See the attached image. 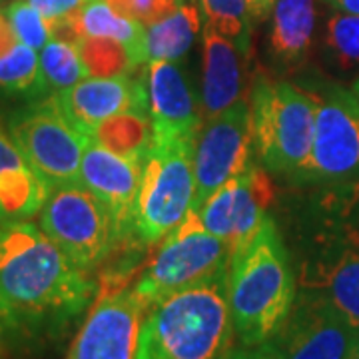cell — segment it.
Here are the masks:
<instances>
[{"mask_svg": "<svg viewBox=\"0 0 359 359\" xmlns=\"http://www.w3.org/2000/svg\"><path fill=\"white\" fill-rule=\"evenodd\" d=\"M202 65V106L210 120L242 98L244 80L240 48L230 39L222 36L214 26L205 25Z\"/></svg>", "mask_w": 359, "mask_h": 359, "instance_id": "obj_17", "label": "cell"}, {"mask_svg": "<svg viewBox=\"0 0 359 359\" xmlns=\"http://www.w3.org/2000/svg\"><path fill=\"white\" fill-rule=\"evenodd\" d=\"M30 4H34L40 13L44 14L48 20H58L65 18L68 14L76 13L80 6H84L88 0H28Z\"/></svg>", "mask_w": 359, "mask_h": 359, "instance_id": "obj_33", "label": "cell"}, {"mask_svg": "<svg viewBox=\"0 0 359 359\" xmlns=\"http://www.w3.org/2000/svg\"><path fill=\"white\" fill-rule=\"evenodd\" d=\"M74 30L78 40L82 36H102V39L120 40L126 44L136 58L138 65H146V30L144 25L126 18L106 2V0H88L84 6H80L76 13L66 16Z\"/></svg>", "mask_w": 359, "mask_h": 359, "instance_id": "obj_20", "label": "cell"}, {"mask_svg": "<svg viewBox=\"0 0 359 359\" xmlns=\"http://www.w3.org/2000/svg\"><path fill=\"white\" fill-rule=\"evenodd\" d=\"M228 295L233 335L242 346L271 341L282 330L294 308L297 283L271 218L233 248Z\"/></svg>", "mask_w": 359, "mask_h": 359, "instance_id": "obj_2", "label": "cell"}, {"mask_svg": "<svg viewBox=\"0 0 359 359\" xmlns=\"http://www.w3.org/2000/svg\"><path fill=\"white\" fill-rule=\"evenodd\" d=\"M349 359H359V341H358V346H355V349L351 351V355H349Z\"/></svg>", "mask_w": 359, "mask_h": 359, "instance_id": "obj_37", "label": "cell"}, {"mask_svg": "<svg viewBox=\"0 0 359 359\" xmlns=\"http://www.w3.org/2000/svg\"><path fill=\"white\" fill-rule=\"evenodd\" d=\"M6 126L26 164L50 192L80 182L88 136L72 128L48 96L14 110Z\"/></svg>", "mask_w": 359, "mask_h": 359, "instance_id": "obj_7", "label": "cell"}, {"mask_svg": "<svg viewBox=\"0 0 359 359\" xmlns=\"http://www.w3.org/2000/svg\"><path fill=\"white\" fill-rule=\"evenodd\" d=\"M39 226L74 266L90 273L126 244L108 205L82 182L50 192Z\"/></svg>", "mask_w": 359, "mask_h": 359, "instance_id": "obj_5", "label": "cell"}, {"mask_svg": "<svg viewBox=\"0 0 359 359\" xmlns=\"http://www.w3.org/2000/svg\"><path fill=\"white\" fill-rule=\"evenodd\" d=\"M116 13L144 26H152L174 13L182 0H106Z\"/></svg>", "mask_w": 359, "mask_h": 359, "instance_id": "obj_30", "label": "cell"}, {"mask_svg": "<svg viewBox=\"0 0 359 359\" xmlns=\"http://www.w3.org/2000/svg\"><path fill=\"white\" fill-rule=\"evenodd\" d=\"M16 44H18V39H16V34H14L13 25H11L6 13L0 11V58H2L6 52L13 50Z\"/></svg>", "mask_w": 359, "mask_h": 359, "instance_id": "obj_34", "label": "cell"}, {"mask_svg": "<svg viewBox=\"0 0 359 359\" xmlns=\"http://www.w3.org/2000/svg\"><path fill=\"white\" fill-rule=\"evenodd\" d=\"M230 271L192 285L148 309L136 359H218L233 337Z\"/></svg>", "mask_w": 359, "mask_h": 359, "instance_id": "obj_3", "label": "cell"}, {"mask_svg": "<svg viewBox=\"0 0 359 359\" xmlns=\"http://www.w3.org/2000/svg\"><path fill=\"white\" fill-rule=\"evenodd\" d=\"M50 188L32 168L25 164L0 174V226L26 222L40 214Z\"/></svg>", "mask_w": 359, "mask_h": 359, "instance_id": "obj_21", "label": "cell"}, {"mask_svg": "<svg viewBox=\"0 0 359 359\" xmlns=\"http://www.w3.org/2000/svg\"><path fill=\"white\" fill-rule=\"evenodd\" d=\"M353 92H355V94H358V96H359V80H358V82H355V86H353Z\"/></svg>", "mask_w": 359, "mask_h": 359, "instance_id": "obj_38", "label": "cell"}, {"mask_svg": "<svg viewBox=\"0 0 359 359\" xmlns=\"http://www.w3.org/2000/svg\"><path fill=\"white\" fill-rule=\"evenodd\" d=\"M200 11L194 4H180L174 13L146 30V56L150 60H178L196 40Z\"/></svg>", "mask_w": 359, "mask_h": 359, "instance_id": "obj_22", "label": "cell"}, {"mask_svg": "<svg viewBox=\"0 0 359 359\" xmlns=\"http://www.w3.org/2000/svg\"><path fill=\"white\" fill-rule=\"evenodd\" d=\"M208 25L230 39L242 54L250 50V13L245 0H198Z\"/></svg>", "mask_w": 359, "mask_h": 359, "instance_id": "obj_28", "label": "cell"}, {"mask_svg": "<svg viewBox=\"0 0 359 359\" xmlns=\"http://www.w3.org/2000/svg\"><path fill=\"white\" fill-rule=\"evenodd\" d=\"M72 128L88 136L98 124L122 112H148L146 80L130 74L84 78L70 88L48 96Z\"/></svg>", "mask_w": 359, "mask_h": 359, "instance_id": "obj_14", "label": "cell"}, {"mask_svg": "<svg viewBox=\"0 0 359 359\" xmlns=\"http://www.w3.org/2000/svg\"><path fill=\"white\" fill-rule=\"evenodd\" d=\"M148 309L130 285L98 290L65 359H136Z\"/></svg>", "mask_w": 359, "mask_h": 359, "instance_id": "obj_12", "label": "cell"}, {"mask_svg": "<svg viewBox=\"0 0 359 359\" xmlns=\"http://www.w3.org/2000/svg\"><path fill=\"white\" fill-rule=\"evenodd\" d=\"M0 92L30 100L46 98L39 52L18 42L0 58Z\"/></svg>", "mask_w": 359, "mask_h": 359, "instance_id": "obj_24", "label": "cell"}, {"mask_svg": "<svg viewBox=\"0 0 359 359\" xmlns=\"http://www.w3.org/2000/svg\"><path fill=\"white\" fill-rule=\"evenodd\" d=\"M218 359H283L278 346L273 341H266L259 346H242L226 349Z\"/></svg>", "mask_w": 359, "mask_h": 359, "instance_id": "obj_31", "label": "cell"}, {"mask_svg": "<svg viewBox=\"0 0 359 359\" xmlns=\"http://www.w3.org/2000/svg\"><path fill=\"white\" fill-rule=\"evenodd\" d=\"M144 162L146 160L140 158L114 154L90 138L82 158L80 182L108 205L114 216L118 233L124 242L136 236L134 212L140 192Z\"/></svg>", "mask_w": 359, "mask_h": 359, "instance_id": "obj_15", "label": "cell"}, {"mask_svg": "<svg viewBox=\"0 0 359 359\" xmlns=\"http://www.w3.org/2000/svg\"><path fill=\"white\" fill-rule=\"evenodd\" d=\"M276 2L278 0H245L250 18L252 20H264L271 13V8L276 6Z\"/></svg>", "mask_w": 359, "mask_h": 359, "instance_id": "obj_35", "label": "cell"}, {"mask_svg": "<svg viewBox=\"0 0 359 359\" xmlns=\"http://www.w3.org/2000/svg\"><path fill=\"white\" fill-rule=\"evenodd\" d=\"M297 178L341 182L359 178V96L334 86L320 98L308 164Z\"/></svg>", "mask_w": 359, "mask_h": 359, "instance_id": "obj_11", "label": "cell"}, {"mask_svg": "<svg viewBox=\"0 0 359 359\" xmlns=\"http://www.w3.org/2000/svg\"><path fill=\"white\" fill-rule=\"evenodd\" d=\"M40 70L46 96L70 88L80 80L88 78L76 44L60 39H50L40 50Z\"/></svg>", "mask_w": 359, "mask_h": 359, "instance_id": "obj_26", "label": "cell"}, {"mask_svg": "<svg viewBox=\"0 0 359 359\" xmlns=\"http://www.w3.org/2000/svg\"><path fill=\"white\" fill-rule=\"evenodd\" d=\"M233 248L208 231H172L132 285L148 308L230 271Z\"/></svg>", "mask_w": 359, "mask_h": 359, "instance_id": "obj_8", "label": "cell"}, {"mask_svg": "<svg viewBox=\"0 0 359 359\" xmlns=\"http://www.w3.org/2000/svg\"><path fill=\"white\" fill-rule=\"evenodd\" d=\"M90 140L108 148L114 154L146 160L154 142L152 118L148 112L116 114L98 124L90 134Z\"/></svg>", "mask_w": 359, "mask_h": 359, "instance_id": "obj_23", "label": "cell"}, {"mask_svg": "<svg viewBox=\"0 0 359 359\" xmlns=\"http://www.w3.org/2000/svg\"><path fill=\"white\" fill-rule=\"evenodd\" d=\"M271 341L283 359H349L358 346L359 330L323 295L302 287Z\"/></svg>", "mask_w": 359, "mask_h": 359, "instance_id": "obj_13", "label": "cell"}, {"mask_svg": "<svg viewBox=\"0 0 359 359\" xmlns=\"http://www.w3.org/2000/svg\"><path fill=\"white\" fill-rule=\"evenodd\" d=\"M271 198L273 186L266 170L250 164L244 172L226 182L198 212H188L174 231H208L236 248L268 218L266 210Z\"/></svg>", "mask_w": 359, "mask_h": 359, "instance_id": "obj_9", "label": "cell"}, {"mask_svg": "<svg viewBox=\"0 0 359 359\" xmlns=\"http://www.w3.org/2000/svg\"><path fill=\"white\" fill-rule=\"evenodd\" d=\"M316 0H278L271 16L269 52L285 66L299 65L311 50L316 34Z\"/></svg>", "mask_w": 359, "mask_h": 359, "instance_id": "obj_19", "label": "cell"}, {"mask_svg": "<svg viewBox=\"0 0 359 359\" xmlns=\"http://www.w3.org/2000/svg\"><path fill=\"white\" fill-rule=\"evenodd\" d=\"M82 65L88 78L124 76L136 70V58L126 44L120 40L102 39V36H82L76 42Z\"/></svg>", "mask_w": 359, "mask_h": 359, "instance_id": "obj_25", "label": "cell"}, {"mask_svg": "<svg viewBox=\"0 0 359 359\" xmlns=\"http://www.w3.org/2000/svg\"><path fill=\"white\" fill-rule=\"evenodd\" d=\"M304 287L321 294L359 330V242L323 259Z\"/></svg>", "mask_w": 359, "mask_h": 359, "instance_id": "obj_18", "label": "cell"}, {"mask_svg": "<svg viewBox=\"0 0 359 359\" xmlns=\"http://www.w3.org/2000/svg\"><path fill=\"white\" fill-rule=\"evenodd\" d=\"M148 114L154 126L152 144L192 142L200 134V116L188 80L172 60H150L146 70Z\"/></svg>", "mask_w": 359, "mask_h": 359, "instance_id": "obj_16", "label": "cell"}, {"mask_svg": "<svg viewBox=\"0 0 359 359\" xmlns=\"http://www.w3.org/2000/svg\"><path fill=\"white\" fill-rule=\"evenodd\" d=\"M98 280L28 222L0 226V358L40 359L94 304Z\"/></svg>", "mask_w": 359, "mask_h": 359, "instance_id": "obj_1", "label": "cell"}, {"mask_svg": "<svg viewBox=\"0 0 359 359\" xmlns=\"http://www.w3.org/2000/svg\"><path fill=\"white\" fill-rule=\"evenodd\" d=\"M252 146L250 102L240 100L226 112L208 120L194 144L196 192L190 212H198L226 182L252 164Z\"/></svg>", "mask_w": 359, "mask_h": 359, "instance_id": "obj_10", "label": "cell"}, {"mask_svg": "<svg viewBox=\"0 0 359 359\" xmlns=\"http://www.w3.org/2000/svg\"><path fill=\"white\" fill-rule=\"evenodd\" d=\"M25 158L20 156L16 144L11 138L8 126L0 118V174L6 172V170H13V168L25 166Z\"/></svg>", "mask_w": 359, "mask_h": 359, "instance_id": "obj_32", "label": "cell"}, {"mask_svg": "<svg viewBox=\"0 0 359 359\" xmlns=\"http://www.w3.org/2000/svg\"><path fill=\"white\" fill-rule=\"evenodd\" d=\"M194 192L192 142L152 144L134 212V231L142 244H156L176 230L192 208Z\"/></svg>", "mask_w": 359, "mask_h": 359, "instance_id": "obj_6", "label": "cell"}, {"mask_svg": "<svg viewBox=\"0 0 359 359\" xmlns=\"http://www.w3.org/2000/svg\"><path fill=\"white\" fill-rule=\"evenodd\" d=\"M320 96L290 82L257 76L250 100L252 136L266 170L294 174L308 164Z\"/></svg>", "mask_w": 359, "mask_h": 359, "instance_id": "obj_4", "label": "cell"}, {"mask_svg": "<svg viewBox=\"0 0 359 359\" xmlns=\"http://www.w3.org/2000/svg\"><path fill=\"white\" fill-rule=\"evenodd\" d=\"M330 6H334L337 13L358 14L359 16V0H325Z\"/></svg>", "mask_w": 359, "mask_h": 359, "instance_id": "obj_36", "label": "cell"}, {"mask_svg": "<svg viewBox=\"0 0 359 359\" xmlns=\"http://www.w3.org/2000/svg\"><path fill=\"white\" fill-rule=\"evenodd\" d=\"M6 16L14 28L18 42L42 50L52 39V22L28 0H14L6 8Z\"/></svg>", "mask_w": 359, "mask_h": 359, "instance_id": "obj_29", "label": "cell"}, {"mask_svg": "<svg viewBox=\"0 0 359 359\" xmlns=\"http://www.w3.org/2000/svg\"><path fill=\"white\" fill-rule=\"evenodd\" d=\"M325 50L337 70H359V16L337 13L325 25Z\"/></svg>", "mask_w": 359, "mask_h": 359, "instance_id": "obj_27", "label": "cell"}]
</instances>
